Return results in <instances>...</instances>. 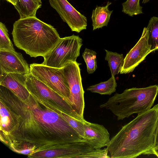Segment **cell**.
<instances>
[{
    "label": "cell",
    "mask_w": 158,
    "mask_h": 158,
    "mask_svg": "<svg viewBox=\"0 0 158 158\" xmlns=\"http://www.w3.org/2000/svg\"><path fill=\"white\" fill-rule=\"evenodd\" d=\"M158 123V104L121 127L106 146L111 158L152 154Z\"/></svg>",
    "instance_id": "obj_1"
},
{
    "label": "cell",
    "mask_w": 158,
    "mask_h": 158,
    "mask_svg": "<svg viewBox=\"0 0 158 158\" xmlns=\"http://www.w3.org/2000/svg\"><path fill=\"white\" fill-rule=\"evenodd\" d=\"M15 45L31 57H43L56 45L60 38L56 30L36 16L20 18L12 32Z\"/></svg>",
    "instance_id": "obj_2"
},
{
    "label": "cell",
    "mask_w": 158,
    "mask_h": 158,
    "mask_svg": "<svg viewBox=\"0 0 158 158\" xmlns=\"http://www.w3.org/2000/svg\"><path fill=\"white\" fill-rule=\"evenodd\" d=\"M158 93V85H156L127 89L122 93H115L100 107L110 110L118 120H122L133 114H139L150 109Z\"/></svg>",
    "instance_id": "obj_3"
},
{
    "label": "cell",
    "mask_w": 158,
    "mask_h": 158,
    "mask_svg": "<svg viewBox=\"0 0 158 158\" xmlns=\"http://www.w3.org/2000/svg\"><path fill=\"white\" fill-rule=\"evenodd\" d=\"M82 40L73 35L60 38L55 47L43 57L42 64L61 68L71 62L76 61L83 45Z\"/></svg>",
    "instance_id": "obj_4"
},
{
    "label": "cell",
    "mask_w": 158,
    "mask_h": 158,
    "mask_svg": "<svg viewBox=\"0 0 158 158\" xmlns=\"http://www.w3.org/2000/svg\"><path fill=\"white\" fill-rule=\"evenodd\" d=\"M29 70L31 75L60 95L68 102L70 96V89L61 68L34 63L30 64Z\"/></svg>",
    "instance_id": "obj_5"
},
{
    "label": "cell",
    "mask_w": 158,
    "mask_h": 158,
    "mask_svg": "<svg viewBox=\"0 0 158 158\" xmlns=\"http://www.w3.org/2000/svg\"><path fill=\"white\" fill-rule=\"evenodd\" d=\"M81 64L76 61L71 62L61 68V69L69 86L70 96L68 102L75 112L84 120V91L79 67Z\"/></svg>",
    "instance_id": "obj_6"
},
{
    "label": "cell",
    "mask_w": 158,
    "mask_h": 158,
    "mask_svg": "<svg viewBox=\"0 0 158 158\" xmlns=\"http://www.w3.org/2000/svg\"><path fill=\"white\" fill-rule=\"evenodd\" d=\"M26 85L30 94L40 96L54 102L63 110L64 112L73 117L84 121L75 112L70 104L62 96L30 73L25 74Z\"/></svg>",
    "instance_id": "obj_7"
},
{
    "label": "cell",
    "mask_w": 158,
    "mask_h": 158,
    "mask_svg": "<svg viewBox=\"0 0 158 158\" xmlns=\"http://www.w3.org/2000/svg\"><path fill=\"white\" fill-rule=\"evenodd\" d=\"M51 6L57 11L73 31L79 33L86 29L87 19L67 0H49Z\"/></svg>",
    "instance_id": "obj_8"
},
{
    "label": "cell",
    "mask_w": 158,
    "mask_h": 158,
    "mask_svg": "<svg viewBox=\"0 0 158 158\" xmlns=\"http://www.w3.org/2000/svg\"><path fill=\"white\" fill-rule=\"evenodd\" d=\"M151 46L148 42V33L146 27L143 28L141 37L124 58L121 74L132 72L152 52Z\"/></svg>",
    "instance_id": "obj_9"
},
{
    "label": "cell",
    "mask_w": 158,
    "mask_h": 158,
    "mask_svg": "<svg viewBox=\"0 0 158 158\" xmlns=\"http://www.w3.org/2000/svg\"><path fill=\"white\" fill-rule=\"evenodd\" d=\"M92 149L87 143L83 141L67 143L61 148L43 150L37 152L30 155L33 158H73Z\"/></svg>",
    "instance_id": "obj_10"
},
{
    "label": "cell",
    "mask_w": 158,
    "mask_h": 158,
    "mask_svg": "<svg viewBox=\"0 0 158 158\" xmlns=\"http://www.w3.org/2000/svg\"><path fill=\"white\" fill-rule=\"evenodd\" d=\"M0 72L27 74L30 73L29 67L21 53L0 51Z\"/></svg>",
    "instance_id": "obj_11"
},
{
    "label": "cell",
    "mask_w": 158,
    "mask_h": 158,
    "mask_svg": "<svg viewBox=\"0 0 158 158\" xmlns=\"http://www.w3.org/2000/svg\"><path fill=\"white\" fill-rule=\"evenodd\" d=\"M85 135L83 141L93 149L106 146L110 140V134L103 125L88 122H84Z\"/></svg>",
    "instance_id": "obj_12"
},
{
    "label": "cell",
    "mask_w": 158,
    "mask_h": 158,
    "mask_svg": "<svg viewBox=\"0 0 158 158\" xmlns=\"http://www.w3.org/2000/svg\"><path fill=\"white\" fill-rule=\"evenodd\" d=\"M0 73V85L10 89L23 101L27 100L29 98L30 94L26 86L25 74Z\"/></svg>",
    "instance_id": "obj_13"
},
{
    "label": "cell",
    "mask_w": 158,
    "mask_h": 158,
    "mask_svg": "<svg viewBox=\"0 0 158 158\" xmlns=\"http://www.w3.org/2000/svg\"><path fill=\"white\" fill-rule=\"evenodd\" d=\"M111 4V2L108 1L105 6L97 5L93 10L91 18L93 30L107 26L113 11V10L109 9V6Z\"/></svg>",
    "instance_id": "obj_14"
},
{
    "label": "cell",
    "mask_w": 158,
    "mask_h": 158,
    "mask_svg": "<svg viewBox=\"0 0 158 158\" xmlns=\"http://www.w3.org/2000/svg\"><path fill=\"white\" fill-rule=\"evenodd\" d=\"M14 6L19 13L20 18L36 16L37 10L41 7V0H16Z\"/></svg>",
    "instance_id": "obj_15"
},
{
    "label": "cell",
    "mask_w": 158,
    "mask_h": 158,
    "mask_svg": "<svg viewBox=\"0 0 158 158\" xmlns=\"http://www.w3.org/2000/svg\"><path fill=\"white\" fill-rule=\"evenodd\" d=\"M117 86L115 77L111 76L107 81L90 86L86 90L101 95H110L116 91Z\"/></svg>",
    "instance_id": "obj_16"
},
{
    "label": "cell",
    "mask_w": 158,
    "mask_h": 158,
    "mask_svg": "<svg viewBox=\"0 0 158 158\" xmlns=\"http://www.w3.org/2000/svg\"><path fill=\"white\" fill-rule=\"evenodd\" d=\"M105 60L108 62L111 76H114L120 73L123 65L124 58L123 54L105 50Z\"/></svg>",
    "instance_id": "obj_17"
},
{
    "label": "cell",
    "mask_w": 158,
    "mask_h": 158,
    "mask_svg": "<svg viewBox=\"0 0 158 158\" xmlns=\"http://www.w3.org/2000/svg\"><path fill=\"white\" fill-rule=\"evenodd\" d=\"M146 28L148 33V42L151 46L152 52L158 50V17H151Z\"/></svg>",
    "instance_id": "obj_18"
},
{
    "label": "cell",
    "mask_w": 158,
    "mask_h": 158,
    "mask_svg": "<svg viewBox=\"0 0 158 158\" xmlns=\"http://www.w3.org/2000/svg\"><path fill=\"white\" fill-rule=\"evenodd\" d=\"M0 51H15L5 25L0 22Z\"/></svg>",
    "instance_id": "obj_19"
},
{
    "label": "cell",
    "mask_w": 158,
    "mask_h": 158,
    "mask_svg": "<svg viewBox=\"0 0 158 158\" xmlns=\"http://www.w3.org/2000/svg\"><path fill=\"white\" fill-rule=\"evenodd\" d=\"M140 0H127L122 4V11L132 17L143 14L142 7L140 4Z\"/></svg>",
    "instance_id": "obj_20"
},
{
    "label": "cell",
    "mask_w": 158,
    "mask_h": 158,
    "mask_svg": "<svg viewBox=\"0 0 158 158\" xmlns=\"http://www.w3.org/2000/svg\"><path fill=\"white\" fill-rule=\"evenodd\" d=\"M82 56L86 64L88 73H93L97 68L96 52L86 48L82 53Z\"/></svg>",
    "instance_id": "obj_21"
},
{
    "label": "cell",
    "mask_w": 158,
    "mask_h": 158,
    "mask_svg": "<svg viewBox=\"0 0 158 158\" xmlns=\"http://www.w3.org/2000/svg\"><path fill=\"white\" fill-rule=\"evenodd\" d=\"M60 114L63 118L83 138L84 136V129L83 121L75 118L66 113L61 112Z\"/></svg>",
    "instance_id": "obj_22"
},
{
    "label": "cell",
    "mask_w": 158,
    "mask_h": 158,
    "mask_svg": "<svg viewBox=\"0 0 158 158\" xmlns=\"http://www.w3.org/2000/svg\"><path fill=\"white\" fill-rule=\"evenodd\" d=\"M109 152L107 148L93 149L79 156L77 158H110L108 155Z\"/></svg>",
    "instance_id": "obj_23"
},
{
    "label": "cell",
    "mask_w": 158,
    "mask_h": 158,
    "mask_svg": "<svg viewBox=\"0 0 158 158\" xmlns=\"http://www.w3.org/2000/svg\"><path fill=\"white\" fill-rule=\"evenodd\" d=\"M0 107L1 126L5 130H7L10 123V115L7 110L1 102Z\"/></svg>",
    "instance_id": "obj_24"
},
{
    "label": "cell",
    "mask_w": 158,
    "mask_h": 158,
    "mask_svg": "<svg viewBox=\"0 0 158 158\" xmlns=\"http://www.w3.org/2000/svg\"><path fill=\"white\" fill-rule=\"evenodd\" d=\"M13 148V150L15 152L18 153L25 155L28 154L32 152L33 151V148H32L20 150H17L14 148Z\"/></svg>",
    "instance_id": "obj_25"
},
{
    "label": "cell",
    "mask_w": 158,
    "mask_h": 158,
    "mask_svg": "<svg viewBox=\"0 0 158 158\" xmlns=\"http://www.w3.org/2000/svg\"><path fill=\"white\" fill-rule=\"evenodd\" d=\"M158 147V123L157 126L153 148Z\"/></svg>",
    "instance_id": "obj_26"
},
{
    "label": "cell",
    "mask_w": 158,
    "mask_h": 158,
    "mask_svg": "<svg viewBox=\"0 0 158 158\" xmlns=\"http://www.w3.org/2000/svg\"><path fill=\"white\" fill-rule=\"evenodd\" d=\"M152 154L155 155L158 157V147L153 148L152 149Z\"/></svg>",
    "instance_id": "obj_27"
},
{
    "label": "cell",
    "mask_w": 158,
    "mask_h": 158,
    "mask_svg": "<svg viewBox=\"0 0 158 158\" xmlns=\"http://www.w3.org/2000/svg\"><path fill=\"white\" fill-rule=\"evenodd\" d=\"M8 2L11 3L14 6L16 4V0H5Z\"/></svg>",
    "instance_id": "obj_28"
},
{
    "label": "cell",
    "mask_w": 158,
    "mask_h": 158,
    "mask_svg": "<svg viewBox=\"0 0 158 158\" xmlns=\"http://www.w3.org/2000/svg\"><path fill=\"white\" fill-rule=\"evenodd\" d=\"M150 0H143L142 2L143 3H145L148 2Z\"/></svg>",
    "instance_id": "obj_29"
},
{
    "label": "cell",
    "mask_w": 158,
    "mask_h": 158,
    "mask_svg": "<svg viewBox=\"0 0 158 158\" xmlns=\"http://www.w3.org/2000/svg\"></svg>",
    "instance_id": "obj_30"
}]
</instances>
